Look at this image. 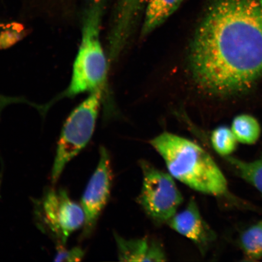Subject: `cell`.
I'll use <instances>...</instances> for the list:
<instances>
[{
  "instance_id": "cell-4",
  "label": "cell",
  "mask_w": 262,
  "mask_h": 262,
  "mask_svg": "<svg viewBox=\"0 0 262 262\" xmlns=\"http://www.w3.org/2000/svg\"><path fill=\"white\" fill-rule=\"evenodd\" d=\"M101 96L102 90L91 92L66 121L52 168V183L57 182L67 164L89 143L96 127Z\"/></svg>"
},
{
  "instance_id": "cell-8",
  "label": "cell",
  "mask_w": 262,
  "mask_h": 262,
  "mask_svg": "<svg viewBox=\"0 0 262 262\" xmlns=\"http://www.w3.org/2000/svg\"><path fill=\"white\" fill-rule=\"evenodd\" d=\"M167 224L179 234L194 242L202 252L206 250L215 237L203 219L194 199L190 201L185 209L177 212Z\"/></svg>"
},
{
  "instance_id": "cell-14",
  "label": "cell",
  "mask_w": 262,
  "mask_h": 262,
  "mask_svg": "<svg viewBox=\"0 0 262 262\" xmlns=\"http://www.w3.org/2000/svg\"><path fill=\"white\" fill-rule=\"evenodd\" d=\"M227 159L237 174L262 194V155L252 162L230 157H227Z\"/></svg>"
},
{
  "instance_id": "cell-7",
  "label": "cell",
  "mask_w": 262,
  "mask_h": 262,
  "mask_svg": "<svg viewBox=\"0 0 262 262\" xmlns=\"http://www.w3.org/2000/svg\"><path fill=\"white\" fill-rule=\"evenodd\" d=\"M112 182L110 156L105 147L101 146L99 162L82 196L81 206L85 215L82 238L90 237L96 228L110 199Z\"/></svg>"
},
{
  "instance_id": "cell-2",
  "label": "cell",
  "mask_w": 262,
  "mask_h": 262,
  "mask_svg": "<svg viewBox=\"0 0 262 262\" xmlns=\"http://www.w3.org/2000/svg\"><path fill=\"white\" fill-rule=\"evenodd\" d=\"M168 171L195 191L214 196L228 194L227 179L209 154L192 141L165 132L150 140Z\"/></svg>"
},
{
  "instance_id": "cell-5",
  "label": "cell",
  "mask_w": 262,
  "mask_h": 262,
  "mask_svg": "<svg viewBox=\"0 0 262 262\" xmlns=\"http://www.w3.org/2000/svg\"><path fill=\"white\" fill-rule=\"evenodd\" d=\"M143 182L138 198L139 204L150 219L159 224L168 222L183 202V196L173 177L141 161Z\"/></svg>"
},
{
  "instance_id": "cell-11",
  "label": "cell",
  "mask_w": 262,
  "mask_h": 262,
  "mask_svg": "<svg viewBox=\"0 0 262 262\" xmlns=\"http://www.w3.org/2000/svg\"><path fill=\"white\" fill-rule=\"evenodd\" d=\"M183 0H147L142 34L145 35L165 22Z\"/></svg>"
},
{
  "instance_id": "cell-16",
  "label": "cell",
  "mask_w": 262,
  "mask_h": 262,
  "mask_svg": "<svg viewBox=\"0 0 262 262\" xmlns=\"http://www.w3.org/2000/svg\"><path fill=\"white\" fill-rule=\"evenodd\" d=\"M84 252L79 247H75L70 250H66L64 246H58V251L55 257V261H81Z\"/></svg>"
},
{
  "instance_id": "cell-13",
  "label": "cell",
  "mask_w": 262,
  "mask_h": 262,
  "mask_svg": "<svg viewBox=\"0 0 262 262\" xmlns=\"http://www.w3.org/2000/svg\"><path fill=\"white\" fill-rule=\"evenodd\" d=\"M231 130L238 142L253 145L257 142L261 134V127L257 120L249 114H241L232 121Z\"/></svg>"
},
{
  "instance_id": "cell-10",
  "label": "cell",
  "mask_w": 262,
  "mask_h": 262,
  "mask_svg": "<svg viewBox=\"0 0 262 262\" xmlns=\"http://www.w3.org/2000/svg\"><path fill=\"white\" fill-rule=\"evenodd\" d=\"M143 0H120L111 38V55L116 57L129 35Z\"/></svg>"
},
{
  "instance_id": "cell-15",
  "label": "cell",
  "mask_w": 262,
  "mask_h": 262,
  "mask_svg": "<svg viewBox=\"0 0 262 262\" xmlns=\"http://www.w3.org/2000/svg\"><path fill=\"white\" fill-rule=\"evenodd\" d=\"M211 142L219 155L228 157L236 149L238 141L231 129L224 126L212 131Z\"/></svg>"
},
{
  "instance_id": "cell-1",
  "label": "cell",
  "mask_w": 262,
  "mask_h": 262,
  "mask_svg": "<svg viewBox=\"0 0 262 262\" xmlns=\"http://www.w3.org/2000/svg\"><path fill=\"white\" fill-rule=\"evenodd\" d=\"M189 58L193 77L208 93L250 89L262 77V0H213Z\"/></svg>"
},
{
  "instance_id": "cell-12",
  "label": "cell",
  "mask_w": 262,
  "mask_h": 262,
  "mask_svg": "<svg viewBox=\"0 0 262 262\" xmlns=\"http://www.w3.org/2000/svg\"><path fill=\"white\" fill-rule=\"evenodd\" d=\"M239 245L246 260L257 261L262 258V220L242 232Z\"/></svg>"
},
{
  "instance_id": "cell-9",
  "label": "cell",
  "mask_w": 262,
  "mask_h": 262,
  "mask_svg": "<svg viewBox=\"0 0 262 262\" xmlns=\"http://www.w3.org/2000/svg\"><path fill=\"white\" fill-rule=\"evenodd\" d=\"M118 255L122 261H165L161 244L149 238L126 239L115 234Z\"/></svg>"
},
{
  "instance_id": "cell-6",
  "label": "cell",
  "mask_w": 262,
  "mask_h": 262,
  "mask_svg": "<svg viewBox=\"0 0 262 262\" xmlns=\"http://www.w3.org/2000/svg\"><path fill=\"white\" fill-rule=\"evenodd\" d=\"M38 211L42 226L57 241L58 246H64L69 236L84 224L83 208L72 201L63 189L49 190Z\"/></svg>"
},
{
  "instance_id": "cell-3",
  "label": "cell",
  "mask_w": 262,
  "mask_h": 262,
  "mask_svg": "<svg viewBox=\"0 0 262 262\" xmlns=\"http://www.w3.org/2000/svg\"><path fill=\"white\" fill-rule=\"evenodd\" d=\"M104 0H86L82 22V38L73 66V75L63 97L102 90L107 63L100 40Z\"/></svg>"
},
{
  "instance_id": "cell-17",
  "label": "cell",
  "mask_w": 262,
  "mask_h": 262,
  "mask_svg": "<svg viewBox=\"0 0 262 262\" xmlns=\"http://www.w3.org/2000/svg\"><path fill=\"white\" fill-rule=\"evenodd\" d=\"M58 1H60V2H67V1H68L69 2H72L73 1H74V0H58Z\"/></svg>"
}]
</instances>
